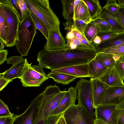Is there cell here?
Instances as JSON below:
<instances>
[{
    "mask_svg": "<svg viewBox=\"0 0 124 124\" xmlns=\"http://www.w3.org/2000/svg\"><path fill=\"white\" fill-rule=\"evenodd\" d=\"M77 93L78 90L75 87H70L58 106L52 112L49 116L64 113L69 108L75 105Z\"/></svg>",
    "mask_w": 124,
    "mask_h": 124,
    "instance_id": "cell-11",
    "label": "cell"
},
{
    "mask_svg": "<svg viewBox=\"0 0 124 124\" xmlns=\"http://www.w3.org/2000/svg\"><path fill=\"white\" fill-rule=\"evenodd\" d=\"M124 45V32L119 33L116 36L108 39L97 46L96 48V54L102 50L111 47Z\"/></svg>",
    "mask_w": 124,
    "mask_h": 124,
    "instance_id": "cell-22",
    "label": "cell"
},
{
    "mask_svg": "<svg viewBox=\"0 0 124 124\" xmlns=\"http://www.w3.org/2000/svg\"><path fill=\"white\" fill-rule=\"evenodd\" d=\"M30 13L37 29L41 32L47 40L49 35V31L47 27L43 22L33 13L31 11Z\"/></svg>",
    "mask_w": 124,
    "mask_h": 124,
    "instance_id": "cell-30",
    "label": "cell"
},
{
    "mask_svg": "<svg viewBox=\"0 0 124 124\" xmlns=\"http://www.w3.org/2000/svg\"><path fill=\"white\" fill-rule=\"evenodd\" d=\"M124 101V85L110 86L102 94L100 106H117Z\"/></svg>",
    "mask_w": 124,
    "mask_h": 124,
    "instance_id": "cell-9",
    "label": "cell"
},
{
    "mask_svg": "<svg viewBox=\"0 0 124 124\" xmlns=\"http://www.w3.org/2000/svg\"><path fill=\"white\" fill-rule=\"evenodd\" d=\"M121 56L123 60L124 61V55Z\"/></svg>",
    "mask_w": 124,
    "mask_h": 124,
    "instance_id": "cell-53",
    "label": "cell"
},
{
    "mask_svg": "<svg viewBox=\"0 0 124 124\" xmlns=\"http://www.w3.org/2000/svg\"><path fill=\"white\" fill-rule=\"evenodd\" d=\"M87 6L91 19L98 17L102 10L100 2L98 0H83Z\"/></svg>",
    "mask_w": 124,
    "mask_h": 124,
    "instance_id": "cell-27",
    "label": "cell"
},
{
    "mask_svg": "<svg viewBox=\"0 0 124 124\" xmlns=\"http://www.w3.org/2000/svg\"><path fill=\"white\" fill-rule=\"evenodd\" d=\"M66 44L60 29L54 30L49 31L48 39L44 48L48 50L64 49L66 48Z\"/></svg>",
    "mask_w": 124,
    "mask_h": 124,
    "instance_id": "cell-12",
    "label": "cell"
},
{
    "mask_svg": "<svg viewBox=\"0 0 124 124\" xmlns=\"http://www.w3.org/2000/svg\"><path fill=\"white\" fill-rule=\"evenodd\" d=\"M56 124H67L63 115V113L56 123Z\"/></svg>",
    "mask_w": 124,
    "mask_h": 124,
    "instance_id": "cell-47",
    "label": "cell"
},
{
    "mask_svg": "<svg viewBox=\"0 0 124 124\" xmlns=\"http://www.w3.org/2000/svg\"><path fill=\"white\" fill-rule=\"evenodd\" d=\"M94 51L65 49L40 51L38 54L39 66L51 70L88 63L95 57Z\"/></svg>",
    "mask_w": 124,
    "mask_h": 124,
    "instance_id": "cell-1",
    "label": "cell"
},
{
    "mask_svg": "<svg viewBox=\"0 0 124 124\" xmlns=\"http://www.w3.org/2000/svg\"><path fill=\"white\" fill-rule=\"evenodd\" d=\"M10 0L12 6L17 13L20 20L21 21L22 17L20 8L18 2L17 0Z\"/></svg>",
    "mask_w": 124,
    "mask_h": 124,
    "instance_id": "cell-40",
    "label": "cell"
},
{
    "mask_svg": "<svg viewBox=\"0 0 124 124\" xmlns=\"http://www.w3.org/2000/svg\"><path fill=\"white\" fill-rule=\"evenodd\" d=\"M62 114L48 117L45 119V124H56Z\"/></svg>",
    "mask_w": 124,
    "mask_h": 124,
    "instance_id": "cell-37",
    "label": "cell"
},
{
    "mask_svg": "<svg viewBox=\"0 0 124 124\" xmlns=\"http://www.w3.org/2000/svg\"><path fill=\"white\" fill-rule=\"evenodd\" d=\"M67 92L65 91H60L48 101L44 108L42 119L49 116L52 112L58 106Z\"/></svg>",
    "mask_w": 124,
    "mask_h": 124,
    "instance_id": "cell-20",
    "label": "cell"
},
{
    "mask_svg": "<svg viewBox=\"0 0 124 124\" xmlns=\"http://www.w3.org/2000/svg\"><path fill=\"white\" fill-rule=\"evenodd\" d=\"M14 116L0 117V124H13L14 120Z\"/></svg>",
    "mask_w": 124,
    "mask_h": 124,
    "instance_id": "cell-39",
    "label": "cell"
},
{
    "mask_svg": "<svg viewBox=\"0 0 124 124\" xmlns=\"http://www.w3.org/2000/svg\"><path fill=\"white\" fill-rule=\"evenodd\" d=\"M120 109L117 124H124V109Z\"/></svg>",
    "mask_w": 124,
    "mask_h": 124,
    "instance_id": "cell-45",
    "label": "cell"
},
{
    "mask_svg": "<svg viewBox=\"0 0 124 124\" xmlns=\"http://www.w3.org/2000/svg\"><path fill=\"white\" fill-rule=\"evenodd\" d=\"M8 53V51L7 50L0 51V65L7 61V57Z\"/></svg>",
    "mask_w": 124,
    "mask_h": 124,
    "instance_id": "cell-43",
    "label": "cell"
},
{
    "mask_svg": "<svg viewBox=\"0 0 124 124\" xmlns=\"http://www.w3.org/2000/svg\"><path fill=\"white\" fill-rule=\"evenodd\" d=\"M43 95V92L31 100L29 106L23 113L15 115L13 124H32L38 114Z\"/></svg>",
    "mask_w": 124,
    "mask_h": 124,
    "instance_id": "cell-8",
    "label": "cell"
},
{
    "mask_svg": "<svg viewBox=\"0 0 124 124\" xmlns=\"http://www.w3.org/2000/svg\"><path fill=\"white\" fill-rule=\"evenodd\" d=\"M99 79L110 86L124 85V81L114 67L108 69Z\"/></svg>",
    "mask_w": 124,
    "mask_h": 124,
    "instance_id": "cell-17",
    "label": "cell"
},
{
    "mask_svg": "<svg viewBox=\"0 0 124 124\" xmlns=\"http://www.w3.org/2000/svg\"><path fill=\"white\" fill-rule=\"evenodd\" d=\"M71 31L73 33L75 37L80 41H81L84 37L85 38L81 33L76 29H72Z\"/></svg>",
    "mask_w": 124,
    "mask_h": 124,
    "instance_id": "cell-44",
    "label": "cell"
},
{
    "mask_svg": "<svg viewBox=\"0 0 124 124\" xmlns=\"http://www.w3.org/2000/svg\"><path fill=\"white\" fill-rule=\"evenodd\" d=\"M46 119H43L39 121L35 124H45Z\"/></svg>",
    "mask_w": 124,
    "mask_h": 124,
    "instance_id": "cell-52",
    "label": "cell"
},
{
    "mask_svg": "<svg viewBox=\"0 0 124 124\" xmlns=\"http://www.w3.org/2000/svg\"><path fill=\"white\" fill-rule=\"evenodd\" d=\"M26 58L17 63L11 67L4 72L0 73V75L3 78L9 80L16 78H20L22 76L26 67Z\"/></svg>",
    "mask_w": 124,
    "mask_h": 124,
    "instance_id": "cell-18",
    "label": "cell"
},
{
    "mask_svg": "<svg viewBox=\"0 0 124 124\" xmlns=\"http://www.w3.org/2000/svg\"><path fill=\"white\" fill-rule=\"evenodd\" d=\"M23 59V58L21 56H14L10 57L7 59L6 61L7 64H11L14 65L22 61Z\"/></svg>",
    "mask_w": 124,
    "mask_h": 124,
    "instance_id": "cell-38",
    "label": "cell"
},
{
    "mask_svg": "<svg viewBox=\"0 0 124 124\" xmlns=\"http://www.w3.org/2000/svg\"><path fill=\"white\" fill-rule=\"evenodd\" d=\"M17 1L20 8L23 18L29 9L24 0H17Z\"/></svg>",
    "mask_w": 124,
    "mask_h": 124,
    "instance_id": "cell-36",
    "label": "cell"
},
{
    "mask_svg": "<svg viewBox=\"0 0 124 124\" xmlns=\"http://www.w3.org/2000/svg\"><path fill=\"white\" fill-rule=\"evenodd\" d=\"M98 16L105 20L111 26V31L118 33L124 32L118 13L113 15L102 8L101 12Z\"/></svg>",
    "mask_w": 124,
    "mask_h": 124,
    "instance_id": "cell-16",
    "label": "cell"
},
{
    "mask_svg": "<svg viewBox=\"0 0 124 124\" xmlns=\"http://www.w3.org/2000/svg\"><path fill=\"white\" fill-rule=\"evenodd\" d=\"M75 87L78 90L77 98L78 102L86 107L94 120L95 117L93 111L94 109L90 81L81 78L77 82Z\"/></svg>",
    "mask_w": 124,
    "mask_h": 124,
    "instance_id": "cell-7",
    "label": "cell"
},
{
    "mask_svg": "<svg viewBox=\"0 0 124 124\" xmlns=\"http://www.w3.org/2000/svg\"><path fill=\"white\" fill-rule=\"evenodd\" d=\"M118 14L120 23L124 31V7L120 6Z\"/></svg>",
    "mask_w": 124,
    "mask_h": 124,
    "instance_id": "cell-42",
    "label": "cell"
},
{
    "mask_svg": "<svg viewBox=\"0 0 124 124\" xmlns=\"http://www.w3.org/2000/svg\"><path fill=\"white\" fill-rule=\"evenodd\" d=\"M4 43L2 40L0 39V51L3 50H4Z\"/></svg>",
    "mask_w": 124,
    "mask_h": 124,
    "instance_id": "cell-49",
    "label": "cell"
},
{
    "mask_svg": "<svg viewBox=\"0 0 124 124\" xmlns=\"http://www.w3.org/2000/svg\"><path fill=\"white\" fill-rule=\"evenodd\" d=\"M106 1V3L103 8L113 15L117 14L120 6L117 3L116 0H107Z\"/></svg>",
    "mask_w": 124,
    "mask_h": 124,
    "instance_id": "cell-31",
    "label": "cell"
},
{
    "mask_svg": "<svg viewBox=\"0 0 124 124\" xmlns=\"http://www.w3.org/2000/svg\"><path fill=\"white\" fill-rule=\"evenodd\" d=\"M121 78L122 81L124 80V61L122 56L116 61V64L114 66Z\"/></svg>",
    "mask_w": 124,
    "mask_h": 124,
    "instance_id": "cell-34",
    "label": "cell"
},
{
    "mask_svg": "<svg viewBox=\"0 0 124 124\" xmlns=\"http://www.w3.org/2000/svg\"><path fill=\"white\" fill-rule=\"evenodd\" d=\"M120 57L111 54L99 52L96 54L95 57L108 69L114 67L116 61Z\"/></svg>",
    "mask_w": 124,
    "mask_h": 124,
    "instance_id": "cell-24",
    "label": "cell"
},
{
    "mask_svg": "<svg viewBox=\"0 0 124 124\" xmlns=\"http://www.w3.org/2000/svg\"><path fill=\"white\" fill-rule=\"evenodd\" d=\"M67 124H94V120L86 107L78 102L63 113Z\"/></svg>",
    "mask_w": 124,
    "mask_h": 124,
    "instance_id": "cell-6",
    "label": "cell"
},
{
    "mask_svg": "<svg viewBox=\"0 0 124 124\" xmlns=\"http://www.w3.org/2000/svg\"><path fill=\"white\" fill-rule=\"evenodd\" d=\"M95 119H100L109 124H117L120 109L116 105H101L95 109Z\"/></svg>",
    "mask_w": 124,
    "mask_h": 124,
    "instance_id": "cell-10",
    "label": "cell"
},
{
    "mask_svg": "<svg viewBox=\"0 0 124 124\" xmlns=\"http://www.w3.org/2000/svg\"><path fill=\"white\" fill-rule=\"evenodd\" d=\"M123 55H124V54Z\"/></svg>",
    "mask_w": 124,
    "mask_h": 124,
    "instance_id": "cell-54",
    "label": "cell"
},
{
    "mask_svg": "<svg viewBox=\"0 0 124 124\" xmlns=\"http://www.w3.org/2000/svg\"><path fill=\"white\" fill-rule=\"evenodd\" d=\"M14 115L10 112L8 106L0 99V117L9 116Z\"/></svg>",
    "mask_w": 124,
    "mask_h": 124,
    "instance_id": "cell-35",
    "label": "cell"
},
{
    "mask_svg": "<svg viewBox=\"0 0 124 124\" xmlns=\"http://www.w3.org/2000/svg\"><path fill=\"white\" fill-rule=\"evenodd\" d=\"M94 109L100 106L101 96L110 86L101 81L99 78H90Z\"/></svg>",
    "mask_w": 124,
    "mask_h": 124,
    "instance_id": "cell-14",
    "label": "cell"
},
{
    "mask_svg": "<svg viewBox=\"0 0 124 124\" xmlns=\"http://www.w3.org/2000/svg\"><path fill=\"white\" fill-rule=\"evenodd\" d=\"M85 21L78 19H71L66 21L63 24L64 29L67 32L70 31L71 30L76 29L85 36L84 31L87 24Z\"/></svg>",
    "mask_w": 124,
    "mask_h": 124,
    "instance_id": "cell-25",
    "label": "cell"
},
{
    "mask_svg": "<svg viewBox=\"0 0 124 124\" xmlns=\"http://www.w3.org/2000/svg\"><path fill=\"white\" fill-rule=\"evenodd\" d=\"M13 80L6 79L0 75V91H1L9 83Z\"/></svg>",
    "mask_w": 124,
    "mask_h": 124,
    "instance_id": "cell-41",
    "label": "cell"
},
{
    "mask_svg": "<svg viewBox=\"0 0 124 124\" xmlns=\"http://www.w3.org/2000/svg\"><path fill=\"white\" fill-rule=\"evenodd\" d=\"M91 78H99L108 68L95 57L88 63Z\"/></svg>",
    "mask_w": 124,
    "mask_h": 124,
    "instance_id": "cell-19",
    "label": "cell"
},
{
    "mask_svg": "<svg viewBox=\"0 0 124 124\" xmlns=\"http://www.w3.org/2000/svg\"><path fill=\"white\" fill-rule=\"evenodd\" d=\"M81 0H61L62 4V16L66 21L73 19L74 9Z\"/></svg>",
    "mask_w": 124,
    "mask_h": 124,
    "instance_id": "cell-21",
    "label": "cell"
},
{
    "mask_svg": "<svg viewBox=\"0 0 124 124\" xmlns=\"http://www.w3.org/2000/svg\"><path fill=\"white\" fill-rule=\"evenodd\" d=\"M118 4L120 6L124 7V0H118Z\"/></svg>",
    "mask_w": 124,
    "mask_h": 124,
    "instance_id": "cell-51",
    "label": "cell"
},
{
    "mask_svg": "<svg viewBox=\"0 0 124 124\" xmlns=\"http://www.w3.org/2000/svg\"><path fill=\"white\" fill-rule=\"evenodd\" d=\"M76 19L84 20L88 23L92 20L87 6L82 0H81L74 9L73 19Z\"/></svg>",
    "mask_w": 124,
    "mask_h": 124,
    "instance_id": "cell-23",
    "label": "cell"
},
{
    "mask_svg": "<svg viewBox=\"0 0 124 124\" xmlns=\"http://www.w3.org/2000/svg\"><path fill=\"white\" fill-rule=\"evenodd\" d=\"M7 35V26L4 18L0 12V38L6 43Z\"/></svg>",
    "mask_w": 124,
    "mask_h": 124,
    "instance_id": "cell-33",
    "label": "cell"
},
{
    "mask_svg": "<svg viewBox=\"0 0 124 124\" xmlns=\"http://www.w3.org/2000/svg\"><path fill=\"white\" fill-rule=\"evenodd\" d=\"M37 29L29 9L20 21L15 44L17 51L22 57L27 55L36 34Z\"/></svg>",
    "mask_w": 124,
    "mask_h": 124,
    "instance_id": "cell-2",
    "label": "cell"
},
{
    "mask_svg": "<svg viewBox=\"0 0 124 124\" xmlns=\"http://www.w3.org/2000/svg\"><path fill=\"white\" fill-rule=\"evenodd\" d=\"M91 21L98 28L100 31L105 32L111 31V26L106 21L99 16L92 20Z\"/></svg>",
    "mask_w": 124,
    "mask_h": 124,
    "instance_id": "cell-29",
    "label": "cell"
},
{
    "mask_svg": "<svg viewBox=\"0 0 124 124\" xmlns=\"http://www.w3.org/2000/svg\"><path fill=\"white\" fill-rule=\"evenodd\" d=\"M59 87L56 85L54 86L50 85L47 86L43 92V95L37 117L32 124H35L42 120L44 107L48 101L60 91Z\"/></svg>",
    "mask_w": 124,
    "mask_h": 124,
    "instance_id": "cell-15",
    "label": "cell"
},
{
    "mask_svg": "<svg viewBox=\"0 0 124 124\" xmlns=\"http://www.w3.org/2000/svg\"><path fill=\"white\" fill-rule=\"evenodd\" d=\"M120 109H124V101L116 106Z\"/></svg>",
    "mask_w": 124,
    "mask_h": 124,
    "instance_id": "cell-50",
    "label": "cell"
},
{
    "mask_svg": "<svg viewBox=\"0 0 124 124\" xmlns=\"http://www.w3.org/2000/svg\"><path fill=\"white\" fill-rule=\"evenodd\" d=\"M31 64L27 61L23 73L19 78L23 87H39L49 78L42 67L39 66L31 65Z\"/></svg>",
    "mask_w": 124,
    "mask_h": 124,
    "instance_id": "cell-5",
    "label": "cell"
},
{
    "mask_svg": "<svg viewBox=\"0 0 124 124\" xmlns=\"http://www.w3.org/2000/svg\"><path fill=\"white\" fill-rule=\"evenodd\" d=\"M94 124H109L100 119H95L94 120Z\"/></svg>",
    "mask_w": 124,
    "mask_h": 124,
    "instance_id": "cell-48",
    "label": "cell"
},
{
    "mask_svg": "<svg viewBox=\"0 0 124 124\" xmlns=\"http://www.w3.org/2000/svg\"><path fill=\"white\" fill-rule=\"evenodd\" d=\"M51 71L68 74L77 78L90 77L88 63L64 67L51 70Z\"/></svg>",
    "mask_w": 124,
    "mask_h": 124,
    "instance_id": "cell-13",
    "label": "cell"
},
{
    "mask_svg": "<svg viewBox=\"0 0 124 124\" xmlns=\"http://www.w3.org/2000/svg\"><path fill=\"white\" fill-rule=\"evenodd\" d=\"M100 52L111 54L120 56L124 54V45L109 47L102 50Z\"/></svg>",
    "mask_w": 124,
    "mask_h": 124,
    "instance_id": "cell-32",
    "label": "cell"
},
{
    "mask_svg": "<svg viewBox=\"0 0 124 124\" xmlns=\"http://www.w3.org/2000/svg\"><path fill=\"white\" fill-rule=\"evenodd\" d=\"M0 12L4 18L7 26V39L5 46L8 47H13L15 46L21 21L10 0H0Z\"/></svg>",
    "mask_w": 124,
    "mask_h": 124,
    "instance_id": "cell-4",
    "label": "cell"
},
{
    "mask_svg": "<svg viewBox=\"0 0 124 124\" xmlns=\"http://www.w3.org/2000/svg\"><path fill=\"white\" fill-rule=\"evenodd\" d=\"M99 31L98 28L91 21L86 27L84 32L85 37L89 41L92 42Z\"/></svg>",
    "mask_w": 124,
    "mask_h": 124,
    "instance_id": "cell-28",
    "label": "cell"
},
{
    "mask_svg": "<svg viewBox=\"0 0 124 124\" xmlns=\"http://www.w3.org/2000/svg\"><path fill=\"white\" fill-rule=\"evenodd\" d=\"M31 12L46 26L49 31L60 29L59 19L49 6L48 0H24Z\"/></svg>",
    "mask_w": 124,
    "mask_h": 124,
    "instance_id": "cell-3",
    "label": "cell"
},
{
    "mask_svg": "<svg viewBox=\"0 0 124 124\" xmlns=\"http://www.w3.org/2000/svg\"><path fill=\"white\" fill-rule=\"evenodd\" d=\"M48 77L54 79V81L63 85H68L77 78L68 74L51 71L47 75Z\"/></svg>",
    "mask_w": 124,
    "mask_h": 124,
    "instance_id": "cell-26",
    "label": "cell"
},
{
    "mask_svg": "<svg viewBox=\"0 0 124 124\" xmlns=\"http://www.w3.org/2000/svg\"><path fill=\"white\" fill-rule=\"evenodd\" d=\"M75 36L71 31L67 32L66 35L65 37L66 40H71L73 39Z\"/></svg>",
    "mask_w": 124,
    "mask_h": 124,
    "instance_id": "cell-46",
    "label": "cell"
}]
</instances>
